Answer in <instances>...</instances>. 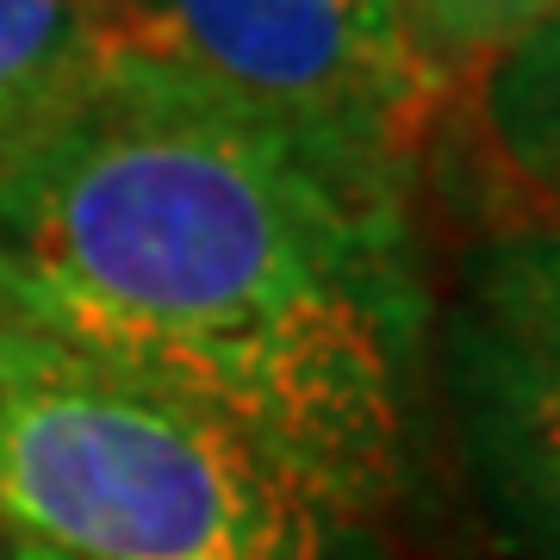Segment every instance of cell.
<instances>
[{"instance_id":"obj_1","label":"cell","mask_w":560,"mask_h":560,"mask_svg":"<svg viewBox=\"0 0 560 560\" xmlns=\"http://www.w3.org/2000/svg\"><path fill=\"white\" fill-rule=\"evenodd\" d=\"M0 318L206 405L361 523L399 499L423 349L399 175L131 44L0 156Z\"/></svg>"},{"instance_id":"obj_2","label":"cell","mask_w":560,"mask_h":560,"mask_svg":"<svg viewBox=\"0 0 560 560\" xmlns=\"http://www.w3.org/2000/svg\"><path fill=\"white\" fill-rule=\"evenodd\" d=\"M0 529L62 560H393L206 405L7 318Z\"/></svg>"},{"instance_id":"obj_3","label":"cell","mask_w":560,"mask_h":560,"mask_svg":"<svg viewBox=\"0 0 560 560\" xmlns=\"http://www.w3.org/2000/svg\"><path fill=\"white\" fill-rule=\"evenodd\" d=\"M125 44L349 162L405 175L448 69L405 0H119Z\"/></svg>"},{"instance_id":"obj_4","label":"cell","mask_w":560,"mask_h":560,"mask_svg":"<svg viewBox=\"0 0 560 560\" xmlns=\"http://www.w3.org/2000/svg\"><path fill=\"white\" fill-rule=\"evenodd\" d=\"M119 50V0H0V156L50 131Z\"/></svg>"},{"instance_id":"obj_5","label":"cell","mask_w":560,"mask_h":560,"mask_svg":"<svg viewBox=\"0 0 560 560\" xmlns=\"http://www.w3.org/2000/svg\"><path fill=\"white\" fill-rule=\"evenodd\" d=\"M405 7L418 20V38L436 50L448 75H455V62L492 57L504 44L541 32L555 13V0H405Z\"/></svg>"},{"instance_id":"obj_6","label":"cell","mask_w":560,"mask_h":560,"mask_svg":"<svg viewBox=\"0 0 560 560\" xmlns=\"http://www.w3.org/2000/svg\"><path fill=\"white\" fill-rule=\"evenodd\" d=\"M0 560H62V555H50V548H38V541H20V536L0 529Z\"/></svg>"}]
</instances>
